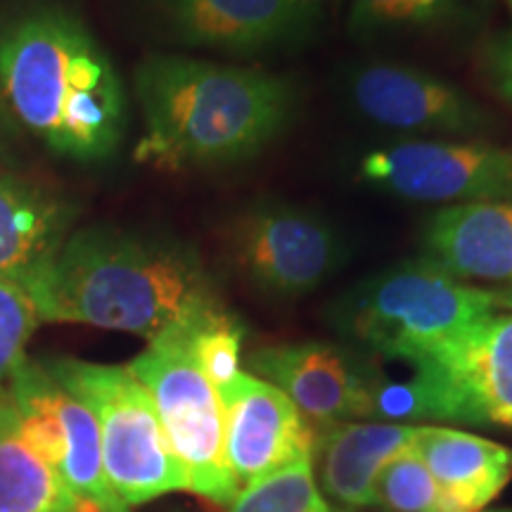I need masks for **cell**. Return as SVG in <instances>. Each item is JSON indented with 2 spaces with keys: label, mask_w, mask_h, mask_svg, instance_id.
Returning <instances> with one entry per match:
<instances>
[{
  "label": "cell",
  "mask_w": 512,
  "mask_h": 512,
  "mask_svg": "<svg viewBox=\"0 0 512 512\" xmlns=\"http://www.w3.org/2000/svg\"><path fill=\"white\" fill-rule=\"evenodd\" d=\"M24 290L38 318L155 339L223 304L190 245L112 226L69 233Z\"/></svg>",
  "instance_id": "cell-1"
},
{
  "label": "cell",
  "mask_w": 512,
  "mask_h": 512,
  "mask_svg": "<svg viewBox=\"0 0 512 512\" xmlns=\"http://www.w3.org/2000/svg\"><path fill=\"white\" fill-rule=\"evenodd\" d=\"M0 100L17 128L72 162H105L124 140L121 76L64 5H34L0 24Z\"/></svg>",
  "instance_id": "cell-2"
},
{
  "label": "cell",
  "mask_w": 512,
  "mask_h": 512,
  "mask_svg": "<svg viewBox=\"0 0 512 512\" xmlns=\"http://www.w3.org/2000/svg\"><path fill=\"white\" fill-rule=\"evenodd\" d=\"M133 91L143 117L133 159L169 174L249 162L297 112L287 76L188 55L145 57Z\"/></svg>",
  "instance_id": "cell-3"
},
{
  "label": "cell",
  "mask_w": 512,
  "mask_h": 512,
  "mask_svg": "<svg viewBox=\"0 0 512 512\" xmlns=\"http://www.w3.org/2000/svg\"><path fill=\"white\" fill-rule=\"evenodd\" d=\"M408 366L406 382L377 384L370 418L512 430V311L484 313Z\"/></svg>",
  "instance_id": "cell-4"
},
{
  "label": "cell",
  "mask_w": 512,
  "mask_h": 512,
  "mask_svg": "<svg viewBox=\"0 0 512 512\" xmlns=\"http://www.w3.org/2000/svg\"><path fill=\"white\" fill-rule=\"evenodd\" d=\"M494 309L491 290L467 285L420 256L351 287L330 318L373 354L413 363Z\"/></svg>",
  "instance_id": "cell-5"
},
{
  "label": "cell",
  "mask_w": 512,
  "mask_h": 512,
  "mask_svg": "<svg viewBox=\"0 0 512 512\" xmlns=\"http://www.w3.org/2000/svg\"><path fill=\"white\" fill-rule=\"evenodd\" d=\"M43 368L95 415L107 482L128 510L171 491H188L155 403L128 366L48 358Z\"/></svg>",
  "instance_id": "cell-6"
},
{
  "label": "cell",
  "mask_w": 512,
  "mask_h": 512,
  "mask_svg": "<svg viewBox=\"0 0 512 512\" xmlns=\"http://www.w3.org/2000/svg\"><path fill=\"white\" fill-rule=\"evenodd\" d=\"M188 323L150 339L143 354L128 363V370L155 403L171 451L188 477V491L228 508L240 486L223 451L219 394L192 356L185 335Z\"/></svg>",
  "instance_id": "cell-7"
},
{
  "label": "cell",
  "mask_w": 512,
  "mask_h": 512,
  "mask_svg": "<svg viewBox=\"0 0 512 512\" xmlns=\"http://www.w3.org/2000/svg\"><path fill=\"white\" fill-rule=\"evenodd\" d=\"M226 242L247 283L283 299L313 292L342 261V240L332 223L292 202L247 204L230 221Z\"/></svg>",
  "instance_id": "cell-8"
},
{
  "label": "cell",
  "mask_w": 512,
  "mask_h": 512,
  "mask_svg": "<svg viewBox=\"0 0 512 512\" xmlns=\"http://www.w3.org/2000/svg\"><path fill=\"white\" fill-rule=\"evenodd\" d=\"M361 178L411 202H512V147L482 140H408L363 157Z\"/></svg>",
  "instance_id": "cell-9"
},
{
  "label": "cell",
  "mask_w": 512,
  "mask_h": 512,
  "mask_svg": "<svg viewBox=\"0 0 512 512\" xmlns=\"http://www.w3.org/2000/svg\"><path fill=\"white\" fill-rule=\"evenodd\" d=\"M24 439L69 489L98 512H131L107 482L100 430L86 403L72 396L43 363L24 356L8 377Z\"/></svg>",
  "instance_id": "cell-10"
},
{
  "label": "cell",
  "mask_w": 512,
  "mask_h": 512,
  "mask_svg": "<svg viewBox=\"0 0 512 512\" xmlns=\"http://www.w3.org/2000/svg\"><path fill=\"white\" fill-rule=\"evenodd\" d=\"M157 27L185 48L233 57L299 46L318 27V0H147Z\"/></svg>",
  "instance_id": "cell-11"
},
{
  "label": "cell",
  "mask_w": 512,
  "mask_h": 512,
  "mask_svg": "<svg viewBox=\"0 0 512 512\" xmlns=\"http://www.w3.org/2000/svg\"><path fill=\"white\" fill-rule=\"evenodd\" d=\"M216 394L223 411L226 463L240 489L311 460L316 430L271 382L240 370Z\"/></svg>",
  "instance_id": "cell-12"
},
{
  "label": "cell",
  "mask_w": 512,
  "mask_h": 512,
  "mask_svg": "<svg viewBox=\"0 0 512 512\" xmlns=\"http://www.w3.org/2000/svg\"><path fill=\"white\" fill-rule=\"evenodd\" d=\"M349 95L363 117L394 131L472 138L496 124L456 83L411 64H366L351 76Z\"/></svg>",
  "instance_id": "cell-13"
},
{
  "label": "cell",
  "mask_w": 512,
  "mask_h": 512,
  "mask_svg": "<svg viewBox=\"0 0 512 512\" xmlns=\"http://www.w3.org/2000/svg\"><path fill=\"white\" fill-rule=\"evenodd\" d=\"M249 370L278 387L306 420H370L382 377L366 361L328 342L261 347L249 356Z\"/></svg>",
  "instance_id": "cell-14"
},
{
  "label": "cell",
  "mask_w": 512,
  "mask_h": 512,
  "mask_svg": "<svg viewBox=\"0 0 512 512\" xmlns=\"http://www.w3.org/2000/svg\"><path fill=\"white\" fill-rule=\"evenodd\" d=\"M420 427L406 422H330L316 430L313 475L328 501L344 510L377 508V477L413 448Z\"/></svg>",
  "instance_id": "cell-15"
},
{
  "label": "cell",
  "mask_w": 512,
  "mask_h": 512,
  "mask_svg": "<svg viewBox=\"0 0 512 512\" xmlns=\"http://www.w3.org/2000/svg\"><path fill=\"white\" fill-rule=\"evenodd\" d=\"M422 247L427 259L463 283L512 285V202L441 209L427 221Z\"/></svg>",
  "instance_id": "cell-16"
},
{
  "label": "cell",
  "mask_w": 512,
  "mask_h": 512,
  "mask_svg": "<svg viewBox=\"0 0 512 512\" xmlns=\"http://www.w3.org/2000/svg\"><path fill=\"white\" fill-rule=\"evenodd\" d=\"M74 207L41 185L0 171V280L27 285L60 252Z\"/></svg>",
  "instance_id": "cell-17"
},
{
  "label": "cell",
  "mask_w": 512,
  "mask_h": 512,
  "mask_svg": "<svg viewBox=\"0 0 512 512\" xmlns=\"http://www.w3.org/2000/svg\"><path fill=\"white\" fill-rule=\"evenodd\" d=\"M413 448L458 512L486 510L512 479V448L477 434L422 425Z\"/></svg>",
  "instance_id": "cell-18"
},
{
  "label": "cell",
  "mask_w": 512,
  "mask_h": 512,
  "mask_svg": "<svg viewBox=\"0 0 512 512\" xmlns=\"http://www.w3.org/2000/svg\"><path fill=\"white\" fill-rule=\"evenodd\" d=\"M0 512H98L27 444L8 387L0 384Z\"/></svg>",
  "instance_id": "cell-19"
},
{
  "label": "cell",
  "mask_w": 512,
  "mask_h": 512,
  "mask_svg": "<svg viewBox=\"0 0 512 512\" xmlns=\"http://www.w3.org/2000/svg\"><path fill=\"white\" fill-rule=\"evenodd\" d=\"M479 15V0H351L349 29L370 36L384 31L460 27Z\"/></svg>",
  "instance_id": "cell-20"
},
{
  "label": "cell",
  "mask_w": 512,
  "mask_h": 512,
  "mask_svg": "<svg viewBox=\"0 0 512 512\" xmlns=\"http://www.w3.org/2000/svg\"><path fill=\"white\" fill-rule=\"evenodd\" d=\"M185 335L197 366L216 389L240 373V351L245 328L226 306L200 313L185 325Z\"/></svg>",
  "instance_id": "cell-21"
},
{
  "label": "cell",
  "mask_w": 512,
  "mask_h": 512,
  "mask_svg": "<svg viewBox=\"0 0 512 512\" xmlns=\"http://www.w3.org/2000/svg\"><path fill=\"white\" fill-rule=\"evenodd\" d=\"M228 512H332V505L320 494L311 460H302L240 489Z\"/></svg>",
  "instance_id": "cell-22"
},
{
  "label": "cell",
  "mask_w": 512,
  "mask_h": 512,
  "mask_svg": "<svg viewBox=\"0 0 512 512\" xmlns=\"http://www.w3.org/2000/svg\"><path fill=\"white\" fill-rule=\"evenodd\" d=\"M377 503L392 512H458L415 448L399 453L382 467L377 477Z\"/></svg>",
  "instance_id": "cell-23"
},
{
  "label": "cell",
  "mask_w": 512,
  "mask_h": 512,
  "mask_svg": "<svg viewBox=\"0 0 512 512\" xmlns=\"http://www.w3.org/2000/svg\"><path fill=\"white\" fill-rule=\"evenodd\" d=\"M38 323L41 318L27 290L12 280H0V384L24 358Z\"/></svg>",
  "instance_id": "cell-24"
},
{
  "label": "cell",
  "mask_w": 512,
  "mask_h": 512,
  "mask_svg": "<svg viewBox=\"0 0 512 512\" xmlns=\"http://www.w3.org/2000/svg\"><path fill=\"white\" fill-rule=\"evenodd\" d=\"M479 64L491 91L512 107V27L484 43Z\"/></svg>",
  "instance_id": "cell-25"
},
{
  "label": "cell",
  "mask_w": 512,
  "mask_h": 512,
  "mask_svg": "<svg viewBox=\"0 0 512 512\" xmlns=\"http://www.w3.org/2000/svg\"><path fill=\"white\" fill-rule=\"evenodd\" d=\"M17 143V126L10 119L8 110H5L3 100H0V159H5L12 152Z\"/></svg>",
  "instance_id": "cell-26"
},
{
  "label": "cell",
  "mask_w": 512,
  "mask_h": 512,
  "mask_svg": "<svg viewBox=\"0 0 512 512\" xmlns=\"http://www.w3.org/2000/svg\"><path fill=\"white\" fill-rule=\"evenodd\" d=\"M491 297H494L496 309L512 311V285L496 287V290H491Z\"/></svg>",
  "instance_id": "cell-27"
},
{
  "label": "cell",
  "mask_w": 512,
  "mask_h": 512,
  "mask_svg": "<svg viewBox=\"0 0 512 512\" xmlns=\"http://www.w3.org/2000/svg\"><path fill=\"white\" fill-rule=\"evenodd\" d=\"M479 512H512V508H498V510H479Z\"/></svg>",
  "instance_id": "cell-28"
},
{
  "label": "cell",
  "mask_w": 512,
  "mask_h": 512,
  "mask_svg": "<svg viewBox=\"0 0 512 512\" xmlns=\"http://www.w3.org/2000/svg\"><path fill=\"white\" fill-rule=\"evenodd\" d=\"M505 3H508V8L512 10V0H505Z\"/></svg>",
  "instance_id": "cell-29"
},
{
  "label": "cell",
  "mask_w": 512,
  "mask_h": 512,
  "mask_svg": "<svg viewBox=\"0 0 512 512\" xmlns=\"http://www.w3.org/2000/svg\"><path fill=\"white\" fill-rule=\"evenodd\" d=\"M318 3H323V0H318Z\"/></svg>",
  "instance_id": "cell-30"
}]
</instances>
